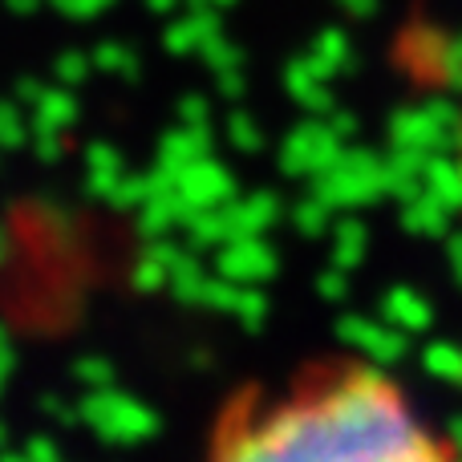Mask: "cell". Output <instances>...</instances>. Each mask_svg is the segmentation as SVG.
Masks as SVG:
<instances>
[{"label": "cell", "mask_w": 462, "mask_h": 462, "mask_svg": "<svg viewBox=\"0 0 462 462\" xmlns=\"http://www.w3.org/2000/svg\"><path fill=\"white\" fill-rule=\"evenodd\" d=\"M345 333H349V341H357L377 365H390V361H398L402 353H406V337L390 333V328H374V325H361V320H349Z\"/></svg>", "instance_id": "cell-5"}, {"label": "cell", "mask_w": 462, "mask_h": 462, "mask_svg": "<svg viewBox=\"0 0 462 462\" xmlns=\"http://www.w3.org/2000/svg\"><path fill=\"white\" fill-rule=\"evenodd\" d=\"M450 442H455V450H462V418L450 422Z\"/></svg>", "instance_id": "cell-11"}, {"label": "cell", "mask_w": 462, "mask_h": 462, "mask_svg": "<svg viewBox=\"0 0 462 462\" xmlns=\"http://www.w3.org/2000/svg\"><path fill=\"white\" fill-rule=\"evenodd\" d=\"M422 365H426V374L442 377V382H450V385H462V349L458 345L434 341L430 349L422 353Z\"/></svg>", "instance_id": "cell-8"}, {"label": "cell", "mask_w": 462, "mask_h": 462, "mask_svg": "<svg viewBox=\"0 0 462 462\" xmlns=\"http://www.w3.org/2000/svg\"><path fill=\"white\" fill-rule=\"evenodd\" d=\"M393 143L410 146V151H455L462 146V110L447 97H434V102L406 110L393 118Z\"/></svg>", "instance_id": "cell-2"}, {"label": "cell", "mask_w": 462, "mask_h": 462, "mask_svg": "<svg viewBox=\"0 0 462 462\" xmlns=\"http://www.w3.org/2000/svg\"><path fill=\"white\" fill-rule=\"evenodd\" d=\"M447 255H450V268H455V280L462 284V236H450Z\"/></svg>", "instance_id": "cell-10"}, {"label": "cell", "mask_w": 462, "mask_h": 462, "mask_svg": "<svg viewBox=\"0 0 462 462\" xmlns=\"http://www.w3.org/2000/svg\"><path fill=\"white\" fill-rule=\"evenodd\" d=\"M385 317H390L393 325L402 328V333H422V328H430L434 312H430V304H426L422 296H414V292H390V300H385Z\"/></svg>", "instance_id": "cell-7"}, {"label": "cell", "mask_w": 462, "mask_h": 462, "mask_svg": "<svg viewBox=\"0 0 462 462\" xmlns=\"http://www.w3.org/2000/svg\"><path fill=\"white\" fill-rule=\"evenodd\" d=\"M450 216L455 211L447 208V203H439L430 191H418L414 199H406V227L414 231V236H426V239H439V236H447V227H450Z\"/></svg>", "instance_id": "cell-4"}, {"label": "cell", "mask_w": 462, "mask_h": 462, "mask_svg": "<svg viewBox=\"0 0 462 462\" xmlns=\"http://www.w3.org/2000/svg\"><path fill=\"white\" fill-rule=\"evenodd\" d=\"M442 81H450L455 89H462V37L450 41V53H447V69H442Z\"/></svg>", "instance_id": "cell-9"}, {"label": "cell", "mask_w": 462, "mask_h": 462, "mask_svg": "<svg viewBox=\"0 0 462 462\" xmlns=\"http://www.w3.org/2000/svg\"><path fill=\"white\" fill-rule=\"evenodd\" d=\"M447 53H450V41L442 37V32L418 29L414 37H410V61H414L418 73H434V78H442V69H447Z\"/></svg>", "instance_id": "cell-6"}, {"label": "cell", "mask_w": 462, "mask_h": 462, "mask_svg": "<svg viewBox=\"0 0 462 462\" xmlns=\"http://www.w3.org/2000/svg\"><path fill=\"white\" fill-rule=\"evenodd\" d=\"M422 183L439 203H447L450 211H462V159H455L450 151L430 154L422 171Z\"/></svg>", "instance_id": "cell-3"}, {"label": "cell", "mask_w": 462, "mask_h": 462, "mask_svg": "<svg viewBox=\"0 0 462 462\" xmlns=\"http://www.w3.org/2000/svg\"><path fill=\"white\" fill-rule=\"evenodd\" d=\"M216 455L239 462H418L442 447L377 369H349L280 406H236L216 430Z\"/></svg>", "instance_id": "cell-1"}]
</instances>
